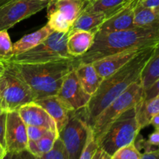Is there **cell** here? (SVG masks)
I'll list each match as a JSON object with an SVG mask.
<instances>
[{"instance_id":"6da1fadb","label":"cell","mask_w":159,"mask_h":159,"mask_svg":"<svg viewBox=\"0 0 159 159\" xmlns=\"http://www.w3.org/2000/svg\"><path fill=\"white\" fill-rule=\"evenodd\" d=\"M155 44L141 50L122 68L103 79L97 91L91 96L88 105L81 110L89 127H92L99 114L115 99L141 79V72L153 54Z\"/></svg>"},{"instance_id":"7a4b0ae2","label":"cell","mask_w":159,"mask_h":159,"mask_svg":"<svg viewBox=\"0 0 159 159\" xmlns=\"http://www.w3.org/2000/svg\"><path fill=\"white\" fill-rule=\"evenodd\" d=\"M158 40L159 25L113 32L97 31L90 49L76 60L78 63L90 64L112 54L147 48Z\"/></svg>"},{"instance_id":"3957f363","label":"cell","mask_w":159,"mask_h":159,"mask_svg":"<svg viewBox=\"0 0 159 159\" xmlns=\"http://www.w3.org/2000/svg\"><path fill=\"white\" fill-rule=\"evenodd\" d=\"M12 64L31 89L36 101L56 96L65 78L79 63L74 58L48 63Z\"/></svg>"},{"instance_id":"277c9868","label":"cell","mask_w":159,"mask_h":159,"mask_svg":"<svg viewBox=\"0 0 159 159\" xmlns=\"http://www.w3.org/2000/svg\"><path fill=\"white\" fill-rule=\"evenodd\" d=\"M140 131L135 107L124 112L109 126L98 144L112 156L120 148L134 142Z\"/></svg>"},{"instance_id":"5b68a950","label":"cell","mask_w":159,"mask_h":159,"mask_svg":"<svg viewBox=\"0 0 159 159\" xmlns=\"http://www.w3.org/2000/svg\"><path fill=\"white\" fill-rule=\"evenodd\" d=\"M68 33L53 32L34 48L14 56L9 62L18 64H39L62 61L74 59L67 50Z\"/></svg>"},{"instance_id":"8992f818","label":"cell","mask_w":159,"mask_h":159,"mask_svg":"<svg viewBox=\"0 0 159 159\" xmlns=\"http://www.w3.org/2000/svg\"><path fill=\"white\" fill-rule=\"evenodd\" d=\"M144 99V88L141 79L130 85L99 114L92 127L95 138L99 141L109 126L124 112L135 107Z\"/></svg>"},{"instance_id":"52a82bcc","label":"cell","mask_w":159,"mask_h":159,"mask_svg":"<svg viewBox=\"0 0 159 159\" xmlns=\"http://www.w3.org/2000/svg\"><path fill=\"white\" fill-rule=\"evenodd\" d=\"M3 75L6 85L0 96V101L5 112L18 111L23 105L35 101L34 93L23 79L15 65L11 62L5 63Z\"/></svg>"},{"instance_id":"ba28073f","label":"cell","mask_w":159,"mask_h":159,"mask_svg":"<svg viewBox=\"0 0 159 159\" xmlns=\"http://www.w3.org/2000/svg\"><path fill=\"white\" fill-rule=\"evenodd\" d=\"M89 128L82 113L72 112L68 123L58 133L68 159H79L88 138Z\"/></svg>"},{"instance_id":"9c48e42d","label":"cell","mask_w":159,"mask_h":159,"mask_svg":"<svg viewBox=\"0 0 159 159\" xmlns=\"http://www.w3.org/2000/svg\"><path fill=\"white\" fill-rule=\"evenodd\" d=\"M49 0H12L0 6V30H7L47 7Z\"/></svg>"},{"instance_id":"30bf717a","label":"cell","mask_w":159,"mask_h":159,"mask_svg":"<svg viewBox=\"0 0 159 159\" xmlns=\"http://www.w3.org/2000/svg\"><path fill=\"white\" fill-rule=\"evenodd\" d=\"M26 125L18 111L6 112L5 128V148L9 153L16 154L27 149Z\"/></svg>"},{"instance_id":"8fae6325","label":"cell","mask_w":159,"mask_h":159,"mask_svg":"<svg viewBox=\"0 0 159 159\" xmlns=\"http://www.w3.org/2000/svg\"><path fill=\"white\" fill-rule=\"evenodd\" d=\"M57 96L72 112L84 110L92 96L81 85L75 69L65 78Z\"/></svg>"},{"instance_id":"7c38bea8","label":"cell","mask_w":159,"mask_h":159,"mask_svg":"<svg viewBox=\"0 0 159 159\" xmlns=\"http://www.w3.org/2000/svg\"><path fill=\"white\" fill-rule=\"evenodd\" d=\"M18 113L26 126H37L57 132L56 124L52 117L35 102L23 105L19 109Z\"/></svg>"},{"instance_id":"4fadbf2b","label":"cell","mask_w":159,"mask_h":159,"mask_svg":"<svg viewBox=\"0 0 159 159\" xmlns=\"http://www.w3.org/2000/svg\"><path fill=\"white\" fill-rule=\"evenodd\" d=\"M139 0H131L127 6L103 22L98 31L113 32L122 31L135 27L134 23V9Z\"/></svg>"},{"instance_id":"5bb4252c","label":"cell","mask_w":159,"mask_h":159,"mask_svg":"<svg viewBox=\"0 0 159 159\" xmlns=\"http://www.w3.org/2000/svg\"><path fill=\"white\" fill-rule=\"evenodd\" d=\"M142 49L144 48L131 49L125 51L124 52L118 53V54H112V55L107 56L103 58L93 62L92 64L95 67L97 72L103 79H106L118 71L127 62L130 61Z\"/></svg>"},{"instance_id":"9a60e30c","label":"cell","mask_w":159,"mask_h":159,"mask_svg":"<svg viewBox=\"0 0 159 159\" xmlns=\"http://www.w3.org/2000/svg\"><path fill=\"white\" fill-rule=\"evenodd\" d=\"M34 102L43 107L52 117L56 124L57 132L59 133L68 123L72 111L57 95L37 99Z\"/></svg>"},{"instance_id":"2e32d148","label":"cell","mask_w":159,"mask_h":159,"mask_svg":"<svg viewBox=\"0 0 159 159\" xmlns=\"http://www.w3.org/2000/svg\"><path fill=\"white\" fill-rule=\"evenodd\" d=\"M95 34V32L79 30L70 31L67 39V50L68 54L74 58L83 55L93 45Z\"/></svg>"},{"instance_id":"e0dca14e","label":"cell","mask_w":159,"mask_h":159,"mask_svg":"<svg viewBox=\"0 0 159 159\" xmlns=\"http://www.w3.org/2000/svg\"><path fill=\"white\" fill-rule=\"evenodd\" d=\"M75 71L85 91L93 96L99 89L103 81V78L97 72L92 63H79Z\"/></svg>"},{"instance_id":"ac0fdd59","label":"cell","mask_w":159,"mask_h":159,"mask_svg":"<svg viewBox=\"0 0 159 159\" xmlns=\"http://www.w3.org/2000/svg\"><path fill=\"white\" fill-rule=\"evenodd\" d=\"M86 0H49L48 8L57 11L71 25L84 10Z\"/></svg>"},{"instance_id":"d6986e66","label":"cell","mask_w":159,"mask_h":159,"mask_svg":"<svg viewBox=\"0 0 159 159\" xmlns=\"http://www.w3.org/2000/svg\"><path fill=\"white\" fill-rule=\"evenodd\" d=\"M53 32L54 31L48 25H46L35 32L23 36L22 38L12 44L13 57L38 45L47 37H49Z\"/></svg>"},{"instance_id":"ffe728a7","label":"cell","mask_w":159,"mask_h":159,"mask_svg":"<svg viewBox=\"0 0 159 159\" xmlns=\"http://www.w3.org/2000/svg\"><path fill=\"white\" fill-rule=\"evenodd\" d=\"M107 20L105 14L84 9L75 20L71 30H85L96 33L101 25Z\"/></svg>"},{"instance_id":"44dd1931","label":"cell","mask_w":159,"mask_h":159,"mask_svg":"<svg viewBox=\"0 0 159 159\" xmlns=\"http://www.w3.org/2000/svg\"><path fill=\"white\" fill-rule=\"evenodd\" d=\"M131 0H88L85 5V10L102 12L107 19L119 12Z\"/></svg>"},{"instance_id":"7402d4cb","label":"cell","mask_w":159,"mask_h":159,"mask_svg":"<svg viewBox=\"0 0 159 159\" xmlns=\"http://www.w3.org/2000/svg\"><path fill=\"white\" fill-rule=\"evenodd\" d=\"M137 118L141 130L150 125L152 117L159 113V95L148 100H141L136 106Z\"/></svg>"},{"instance_id":"603a6c76","label":"cell","mask_w":159,"mask_h":159,"mask_svg":"<svg viewBox=\"0 0 159 159\" xmlns=\"http://www.w3.org/2000/svg\"><path fill=\"white\" fill-rule=\"evenodd\" d=\"M134 23L135 27L159 25V6L146 7L138 2L134 9Z\"/></svg>"},{"instance_id":"cb8c5ba5","label":"cell","mask_w":159,"mask_h":159,"mask_svg":"<svg viewBox=\"0 0 159 159\" xmlns=\"http://www.w3.org/2000/svg\"><path fill=\"white\" fill-rule=\"evenodd\" d=\"M159 79V46L155 44L153 54L144 66L141 75V82L144 90L150 87Z\"/></svg>"},{"instance_id":"d4e9b609","label":"cell","mask_w":159,"mask_h":159,"mask_svg":"<svg viewBox=\"0 0 159 159\" xmlns=\"http://www.w3.org/2000/svg\"><path fill=\"white\" fill-rule=\"evenodd\" d=\"M58 138V133L54 130H49L44 136L36 141H28L27 149L36 157H40L49 152Z\"/></svg>"},{"instance_id":"484cf974","label":"cell","mask_w":159,"mask_h":159,"mask_svg":"<svg viewBox=\"0 0 159 159\" xmlns=\"http://www.w3.org/2000/svg\"><path fill=\"white\" fill-rule=\"evenodd\" d=\"M48 8V7H47ZM48 26L54 32L69 33L72 25L60 13L51 8H48Z\"/></svg>"},{"instance_id":"4316f807","label":"cell","mask_w":159,"mask_h":159,"mask_svg":"<svg viewBox=\"0 0 159 159\" xmlns=\"http://www.w3.org/2000/svg\"><path fill=\"white\" fill-rule=\"evenodd\" d=\"M13 57L12 43L7 30H0V62L7 63Z\"/></svg>"},{"instance_id":"83f0119b","label":"cell","mask_w":159,"mask_h":159,"mask_svg":"<svg viewBox=\"0 0 159 159\" xmlns=\"http://www.w3.org/2000/svg\"><path fill=\"white\" fill-rule=\"evenodd\" d=\"M141 155L142 153L134 142L116 151L111 156V159H141Z\"/></svg>"},{"instance_id":"f1b7e54d","label":"cell","mask_w":159,"mask_h":159,"mask_svg":"<svg viewBox=\"0 0 159 159\" xmlns=\"http://www.w3.org/2000/svg\"><path fill=\"white\" fill-rule=\"evenodd\" d=\"M38 159H68L66 150L61 140L57 138L52 148L46 154L39 157Z\"/></svg>"},{"instance_id":"f546056e","label":"cell","mask_w":159,"mask_h":159,"mask_svg":"<svg viewBox=\"0 0 159 159\" xmlns=\"http://www.w3.org/2000/svg\"><path fill=\"white\" fill-rule=\"evenodd\" d=\"M98 148H99V144H98L97 141L93 135L92 129L89 128L86 143L79 159H92Z\"/></svg>"},{"instance_id":"4dcf8cb0","label":"cell","mask_w":159,"mask_h":159,"mask_svg":"<svg viewBox=\"0 0 159 159\" xmlns=\"http://www.w3.org/2000/svg\"><path fill=\"white\" fill-rule=\"evenodd\" d=\"M28 140L30 141H36L44 136L49 130L48 129L37 126H26Z\"/></svg>"},{"instance_id":"1f68e13d","label":"cell","mask_w":159,"mask_h":159,"mask_svg":"<svg viewBox=\"0 0 159 159\" xmlns=\"http://www.w3.org/2000/svg\"><path fill=\"white\" fill-rule=\"evenodd\" d=\"M159 95V79L150 87L144 90L143 100H148Z\"/></svg>"},{"instance_id":"d6a6232c","label":"cell","mask_w":159,"mask_h":159,"mask_svg":"<svg viewBox=\"0 0 159 159\" xmlns=\"http://www.w3.org/2000/svg\"><path fill=\"white\" fill-rule=\"evenodd\" d=\"M148 144L155 149L159 148V129H155L151 134H149L148 138L146 140Z\"/></svg>"},{"instance_id":"836d02e7","label":"cell","mask_w":159,"mask_h":159,"mask_svg":"<svg viewBox=\"0 0 159 159\" xmlns=\"http://www.w3.org/2000/svg\"><path fill=\"white\" fill-rule=\"evenodd\" d=\"M6 112L0 115V144L5 147V128H6Z\"/></svg>"},{"instance_id":"e575fe53","label":"cell","mask_w":159,"mask_h":159,"mask_svg":"<svg viewBox=\"0 0 159 159\" xmlns=\"http://www.w3.org/2000/svg\"><path fill=\"white\" fill-rule=\"evenodd\" d=\"M14 159H38L37 157L31 154L29 151L24 150L14 155Z\"/></svg>"},{"instance_id":"d590c367","label":"cell","mask_w":159,"mask_h":159,"mask_svg":"<svg viewBox=\"0 0 159 159\" xmlns=\"http://www.w3.org/2000/svg\"><path fill=\"white\" fill-rule=\"evenodd\" d=\"M92 159H111V155H109L108 153L102 150L100 148H98L96 152H95Z\"/></svg>"},{"instance_id":"8d00e7d4","label":"cell","mask_w":159,"mask_h":159,"mask_svg":"<svg viewBox=\"0 0 159 159\" xmlns=\"http://www.w3.org/2000/svg\"><path fill=\"white\" fill-rule=\"evenodd\" d=\"M141 159H159V148L148 152H144L141 155Z\"/></svg>"},{"instance_id":"74e56055","label":"cell","mask_w":159,"mask_h":159,"mask_svg":"<svg viewBox=\"0 0 159 159\" xmlns=\"http://www.w3.org/2000/svg\"><path fill=\"white\" fill-rule=\"evenodd\" d=\"M142 6L146 7H158L159 6V0H144V1H139Z\"/></svg>"},{"instance_id":"f35d334b","label":"cell","mask_w":159,"mask_h":159,"mask_svg":"<svg viewBox=\"0 0 159 159\" xmlns=\"http://www.w3.org/2000/svg\"><path fill=\"white\" fill-rule=\"evenodd\" d=\"M152 124L155 129H159V113H157L156 115L152 117V120H151L150 125Z\"/></svg>"},{"instance_id":"ab89813d","label":"cell","mask_w":159,"mask_h":159,"mask_svg":"<svg viewBox=\"0 0 159 159\" xmlns=\"http://www.w3.org/2000/svg\"><path fill=\"white\" fill-rule=\"evenodd\" d=\"M5 85H6V79H5L4 75H2V76H0V96H1L3 89H4Z\"/></svg>"},{"instance_id":"60d3db41","label":"cell","mask_w":159,"mask_h":159,"mask_svg":"<svg viewBox=\"0 0 159 159\" xmlns=\"http://www.w3.org/2000/svg\"><path fill=\"white\" fill-rule=\"evenodd\" d=\"M6 152H6V148H5L4 146H3L2 144H0V158H2L3 157L6 155Z\"/></svg>"},{"instance_id":"b9f144b4","label":"cell","mask_w":159,"mask_h":159,"mask_svg":"<svg viewBox=\"0 0 159 159\" xmlns=\"http://www.w3.org/2000/svg\"><path fill=\"white\" fill-rule=\"evenodd\" d=\"M14 155L13 153H9V152H6V155L3 157L2 159H14Z\"/></svg>"},{"instance_id":"7bdbcfd3","label":"cell","mask_w":159,"mask_h":159,"mask_svg":"<svg viewBox=\"0 0 159 159\" xmlns=\"http://www.w3.org/2000/svg\"><path fill=\"white\" fill-rule=\"evenodd\" d=\"M5 69H6V65H5V63H2V62H0V76H2L4 73Z\"/></svg>"},{"instance_id":"ee69618b","label":"cell","mask_w":159,"mask_h":159,"mask_svg":"<svg viewBox=\"0 0 159 159\" xmlns=\"http://www.w3.org/2000/svg\"><path fill=\"white\" fill-rule=\"evenodd\" d=\"M12 1V0H0V6H2V5L6 4V3Z\"/></svg>"},{"instance_id":"f6af8a7d","label":"cell","mask_w":159,"mask_h":159,"mask_svg":"<svg viewBox=\"0 0 159 159\" xmlns=\"http://www.w3.org/2000/svg\"><path fill=\"white\" fill-rule=\"evenodd\" d=\"M4 110H3L2 107V105H1V101H0V115L2 114V113H4Z\"/></svg>"},{"instance_id":"bcb514c9","label":"cell","mask_w":159,"mask_h":159,"mask_svg":"<svg viewBox=\"0 0 159 159\" xmlns=\"http://www.w3.org/2000/svg\"><path fill=\"white\" fill-rule=\"evenodd\" d=\"M156 44H157V45H158V46H159V40H158V42H157V43H156Z\"/></svg>"},{"instance_id":"7dc6e473","label":"cell","mask_w":159,"mask_h":159,"mask_svg":"<svg viewBox=\"0 0 159 159\" xmlns=\"http://www.w3.org/2000/svg\"><path fill=\"white\" fill-rule=\"evenodd\" d=\"M139 1H140V2H141V1H144V0H139Z\"/></svg>"},{"instance_id":"c3c4849f","label":"cell","mask_w":159,"mask_h":159,"mask_svg":"<svg viewBox=\"0 0 159 159\" xmlns=\"http://www.w3.org/2000/svg\"><path fill=\"white\" fill-rule=\"evenodd\" d=\"M2 158H0V159H2Z\"/></svg>"},{"instance_id":"681fc988","label":"cell","mask_w":159,"mask_h":159,"mask_svg":"<svg viewBox=\"0 0 159 159\" xmlns=\"http://www.w3.org/2000/svg\"><path fill=\"white\" fill-rule=\"evenodd\" d=\"M86 1H88V0H86Z\"/></svg>"}]
</instances>
